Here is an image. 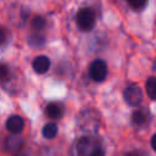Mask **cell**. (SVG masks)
<instances>
[{
  "instance_id": "30bf717a",
  "label": "cell",
  "mask_w": 156,
  "mask_h": 156,
  "mask_svg": "<svg viewBox=\"0 0 156 156\" xmlns=\"http://www.w3.org/2000/svg\"><path fill=\"white\" fill-rule=\"evenodd\" d=\"M22 144H23V143H22V139H21L17 134H13V135L9 136L7 140H6V146H7V149L11 150V151H18V150L21 149Z\"/></svg>"
},
{
  "instance_id": "ac0fdd59",
  "label": "cell",
  "mask_w": 156,
  "mask_h": 156,
  "mask_svg": "<svg viewBox=\"0 0 156 156\" xmlns=\"http://www.w3.org/2000/svg\"><path fill=\"white\" fill-rule=\"evenodd\" d=\"M124 156H146V154L140 151V150H133V151H129V152L124 154Z\"/></svg>"
},
{
  "instance_id": "ffe728a7",
  "label": "cell",
  "mask_w": 156,
  "mask_h": 156,
  "mask_svg": "<svg viewBox=\"0 0 156 156\" xmlns=\"http://www.w3.org/2000/svg\"><path fill=\"white\" fill-rule=\"evenodd\" d=\"M18 156H23V155H18Z\"/></svg>"
},
{
  "instance_id": "e0dca14e",
  "label": "cell",
  "mask_w": 156,
  "mask_h": 156,
  "mask_svg": "<svg viewBox=\"0 0 156 156\" xmlns=\"http://www.w3.org/2000/svg\"><path fill=\"white\" fill-rule=\"evenodd\" d=\"M29 43H30V45H34V46L40 45V44H43V43H44V37L32 35V37H30V39H29Z\"/></svg>"
},
{
  "instance_id": "52a82bcc",
  "label": "cell",
  "mask_w": 156,
  "mask_h": 156,
  "mask_svg": "<svg viewBox=\"0 0 156 156\" xmlns=\"http://www.w3.org/2000/svg\"><path fill=\"white\" fill-rule=\"evenodd\" d=\"M132 121H133V123L135 126H139V127H143V126L147 124L149 121H150V112H149V110L144 108V107L135 110L133 112V115H132Z\"/></svg>"
},
{
  "instance_id": "7c38bea8",
  "label": "cell",
  "mask_w": 156,
  "mask_h": 156,
  "mask_svg": "<svg viewBox=\"0 0 156 156\" xmlns=\"http://www.w3.org/2000/svg\"><path fill=\"white\" fill-rule=\"evenodd\" d=\"M57 134V126L55 123H48L43 128V135L46 139H52Z\"/></svg>"
},
{
  "instance_id": "4fadbf2b",
  "label": "cell",
  "mask_w": 156,
  "mask_h": 156,
  "mask_svg": "<svg viewBox=\"0 0 156 156\" xmlns=\"http://www.w3.org/2000/svg\"><path fill=\"white\" fill-rule=\"evenodd\" d=\"M10 79V67L6 63L0 62V82L5 83Z\"/></svg>"
},
{
  "instance_id": "8fae6325",
  "label": "cell",
  "mask_w": 156,
  "mask_h": 156,
  "mask_svg": "<svg viewBox=\"0 0 156 156\" xmlns=\"http://www.w3.org/2000/svg\"><path fill=\"white\" fill-rule=\"evenodd\" d=\"M146 94L151 100H156V77H150L145 84Z\"/></svg>"
},
{
  "instance_id": "7a4b0ae2",
  "label": "cell",
  "mask_w": 156,
  "mask_h": 156,
  "mask_svg": "<svg viewBox=\"0 0 156 156\" xmlns=\"http://www.w3.org/2000/svg\"><path fill=\"white\" fill-rule=\"evenodd\" d=\"M95 22H96V15L94 10L90 7L80 9L76 15V23L78 28L83 32L91 30L95 26Z\"/></svg>"
},
{
  "instance_id": "6da1fadb",
  "label": "cell",
  "mask_w": 156,
  "mask_h": 156,
  "mask_svg": "<svg viewBox=\"0 0 156 156\" xmlns=\"http://www.w3.org/2000/svg\"><path fill=\"white\" fill-rule=\"evenodd\" d=\"M78 156H105L101 140L95 135H84L77 141Z\"/></svg>"
},
{
  "instance_id": "9c48e42d",
  "label": "cell",
  "mask_w": 156,
  "mask_h": 156,
  "mask_svg": "<svg viewBox=\"0 0 156 156\" xmlns=\"http://www.w3.org/2000/svg\"><path fill=\"white\" fill-rule=\"evenodd\" d=\"M50 67V60L48 56L45 55H40V56H37L33 61V68L37 73L39 74H43L45 73Z\"/></svg>"
},
{
  "instance_id": "d6986e66",
  "label": "cell",
  "mask_w": 156,
  "mask_h": 156,
  "mask_svg": "<svg viewBox=\"0 0 156 156\" xmlns=\"http://www.w3.org/2000/svg\"><path fill=\"white\" fill-rule=\"evenodd\" d=\"M150 143H151V147L156 151V133L152 135V138H151V141H150Z\"/></svg>"
},
{
  "instance_id": "5bb4252c",
  "label": "cell",
  "mask_w": 156,
  "mask_h": 156,
  "mask_svg": "<svg viewBox=\"0 0 156 156\" xmlns=\"http://www.w3.org/2000/svg\"><path fill=\"white\" fill-rule=\"evenodd\" d=\"M126 1L128 2V5L132 9H134V10H143L146 6L149 0H126Z\"/></svg>"
},
{
  "instance_id": "8992f818",
  "label": "cell",
  "mask_w": 156,
  "mask_h": 156,
  "mask_svg": "<svg viewBox=\"0 0 156 156\" xmlns=\"http://www.w3.org/2000/svg\"><path fill=\"white\" fill-rule=\"evenodd\" d=\"M23 127H24V121L18 115H13V116L9 117L7 121H6V128L12 134L21 133L23 130Z\"/></svg>"
},
{
  "instance_id": "3957f363",
  "label": "cell",
  "mask_w": 156,
  "mask_h": 156,
  "mask_svg": "<svg viewBox=\"0 0 156 156\" xmlns=\"http://www.w3.org/2000/svg\"><path fill=\"white\" fill-rule=\"evenodd\" d=\"M123 96H124L126 102L130 106H138V105H140V102L143 100V93L138 84H129L124 89Z\"/></svg>"
},
{
  "instance_id": "5b68a950",
  "label": "cell",
  "mask_w": 156,
  "mask_h": 156,
  "mask_svg": "<svg viewBox=\"0 0 156 156\" xmlns=\"http://www.w3.org/2000/svg\"><path fill=\"white\" fill-rule=\"evenodd\" d=\"M91 121H98L96 118V115L94 111H84L82 112L80 117H79V127L83 129V130H87V132H94L96 130V128L99 127V123L96 122H91Z\"/></svg>"
},
{
  "instance_id": "ba28073f",
  "label": "cell",
  "mask_w": 156,
  "mask_h": 156,
  "mask_svg": "<svg viewBox=\"0 0 156 156\" xmlns=\"http://www.w3.org/2000/svg\"><path fill=\"white\" fill-rule=\"evenodd\" d=\"M65 112V108H63V105L60 104V102H50L46 108H45V113L49 118L51 119H58L62 117Z\"/></svg>"
},
{
  "instance_id": "2e32d148",
  "label": "cell",
  "mask_w": 156,
  "mask_h": 156,
  "mask_svg": "<svg viewBox=\"0 0 156 156\" xmlns=\"http://www.w3.org/2000/svg\"><path fill=\"white\" fill-rule=\"evenodd\" d=\"M7 40H9V32L5 27L0 26V45L6 44Z\"/></svg>"
},
{
  "instance_id": "9a60e30c",
  "label": "cell",
  "mask_w": 156,
  "mask_h": 156,
  "mask_svg": "<svg viewBox=\"0 0 156 156\" xmlns=\"http://www.w3.org/2000/svg\"><path fill=\"white\" fill-rule=\"evenodd\" d=\"M32 28L35 29V30H41L44 27H45V20L43 17H34L32 20V23H30Z\"/></svg>"
},
{
  "instance_id": "277c9868",
  "label": "cell",
  "mask_w": 156,
  "mask_h": 156,
  "mask_svg": "<svg viewBox=\"0 0 156 156\" xmlns=\"http://www.w3.org/2000/svg\"><path fill=\"white\" fill-rule=\"evenodd\" d=\"M89 76L94 82H102L107 76V66L102 60H95L89 68Z\"/></svg>"
}]
</instances>
